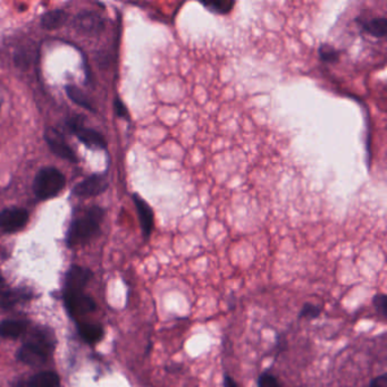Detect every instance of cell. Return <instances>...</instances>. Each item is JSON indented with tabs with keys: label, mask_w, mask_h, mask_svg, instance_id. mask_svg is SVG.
<instances>
[{
	"label": "cell",
	"mask_w": 387,
	"mask_h": 387,
	"mask_svg": "<svg viewBox=\"0 0 387 387\" xmlns=\"http://www.w3.org/2000/svg\"><path fill=\"white\" fill-rule=\"evenodd\" d=\"M55 349V338L46 329H38L32 333L29 340L18 350V358L23 364L39 367L47 362Z\"/></svg>",
	"instance_id": "obj_1"
},
{
	"label": "cell",
	"mask_w": 387,
	"mask_h": 387,
	"mask_svg": "<svg viewBox=\"0 0 387 387\" xmlns=\"http://www.w3.org/2000/svg\"><path fill=\"white\" fill-rule=\"evenodd\" d=\"M104 210L99 207L89 208L87 211L76 217L67 233V245L70 247L85 245L99 233L100 221Z\"/></svg>",
	"instance_id": "obj_2"
},
{
	"label": "cell",
	"mask_w": 387,
	"mask_h": 387,
	"mask_svg": "<svg viewBox=\"0 0 387 387\" xmlns=\"http://www.w3.org/2000/svg\"><path fill=\"white\" fill-rule=\"evenodd\" d=\"M66 180L63 173L55 167H46L39 171L33 182V191L39 199L54 198L64 189Z\"/></svg>",
	"instance_id": "obj_3"
},
{
	"label": "cell",
	"mask_w": 387,
	"mask_h": 387,
	"mask_svg": "<svg viewBox=\"0 0 387 387\" xmlns=\"http://www.w3.org/2000/svg\"><path fill=\"white\" fill-rule=\"evenodd\" d=\"M29 221V213L24 208H6L0 213V230L5 233H16L23 230Z\"/></svg>",
	"instance_id": "obj_4"
},
{
	"label": "cell",
	"mask_w": 387,
	"mask_h": 387,
	"mask_svg": "<svg viewBox=\"0 0 387 387\" xmlns=\"http://www.w3.org/2000/svg\"><path fill=\"white\" fill-rule=\"evenodd\" d=\"M68 128H70V132L75 134L76 137L89 148L105 149L107 146L102 134L94 131L92 128H85L80 118H72L68 122Z\"/></svg>",
	"instance_id": "obj_5"
},
{
	"label": "cell",
	"mask_w": 387,
	"mask_h": 387,
	"mask_svg": "<svg viewBox=\"0 0 387 387\" xmlns=\"http://www.w3.org/2000/svg\"><path fill=\"white\" fill-rule=\"evenodd\" d=\"M91 277L92 273L87 268L73 266L66 274L65 294L83 293V290Z\"/></svg>",
	"instance_id": "obj_6"
},
{
	"label": "cell",
	"mask_w": 387,
	"mask_h": 387,
	"mask_svg": "<svg viewBox=\"0 0 387 387\" xmlns=\"http://www.w3.org/2000/svg\"><path fill=\"white\" fill-rule=\"evenodd\" d=\"M44 139H46V142L49 146L50 150L56 156H59V157L63 158V159H66V161H72V163H75V154L70 149V147L67 145L64 137L57 130L51 128L46 130Z\"/></svg>",
	"instance_id": "obj_7"
},
{
	"label": "cell",
	"mask_w": 387,
	"mask_h": 387,
	"mask_svg": "<svg viewBox=\"0 0 387 387\" xmlns=\"http://www.w3.org/2000/svg\"><path fill=\"white\" fill-rule=\"evenodd\" d=\"M108 188L107 180L102 175H92L87 180H82L81 183L74 187V195L78 197H96L100 193L105 192Z\"/></svg>",
	"instance_id": "obj_8"
},
{
	"label": "cell",
	"mask_w": 387,
	"mask_h": 387,
	"mask_svg": "<svg viewBox=\"0 0 387 387\" xmlns=\"http://www.w3.org/2000/svg\"><path fill=\"white\" fill-rule=\"evenodd\" d=\"M64 299L67 312L73 316L85 314L96 309L94 299L83 293L64 294Z\"/></svg>",
	"instance_id": "obj_9"
},
{
	"label": "cell",
	"mask_w": 387,
	"mask_h": 387,
	"mask_svg": "<svg viewBox=\"0 0 387 387\" xmlns=\"http://www.w3.org/2000/svg\"><path fill=\"white\" fill-rule=\"evenodd\" d=\"M75 27L80 32L94 35L102 31L104 23L99 15H97L96 13L85 12L76 18Z\"/></svg>",
	"instance_id": "obj_10"
},
{
	"label": "cell",
	"mask_w": 387,
	"mask_h": 387,
	"mask_svg": "<svg viewBox=\"0 0 387 387\" xmlns=\"http://www.w3.org/2000/svg\"><path fill=\"white\" fill-rule=\"evenodd\" d=\"M133 199L135 207H137L139 219H140L143 234L146 238H148L152 232V228H154V213H152L150 206L141 198L140 195H134Z\"/></svg>",
	"instance_id": "obj_11"
},
{
	"label": "cell",
	"mask_w": 387,
	"mask_h": 387,
	"mask_svg": "<svg viewBox=\"0 0 387 387\" xmlns=\"http://www.w3.org/2000/svg\"><path fill=\"white\" fill-rule=\"evenodd\" d=\"M29 299V292L23 291V290H1L0 288V312L14 308L20 303L27 302Z\"/></svg>",
	"instance_id": "obj_12"
},
{
	"label": "cell",
	"mask_w": 387,
	"mask_h": 387,
	"mask_svg": "<svg viewBox=\"0 0 387 387\" xmlns=\"http://www.w3.org/2000/svg\"><path fill=\"white\" fill-rule=\"evenodd\" d=\"M361 29L375 38H384L387 32V18H373L369 20H357Z\"/></svg>",
	"instance_id": "obj_13"
},
{
	"label": "cell",
	"mask_w": 387,
	"mask_h": 387,
	"mask_svg": "<svg viewBox=\"0 0 387 387\" xmlns=\"http://www.w3.org/2000/svg\"><path fill=\"white\" fill-rule=\"evenodd\" d=\"M27 321L7 319L0 323V336L5 338H18L27 329Z\"/></svg>",
	"instance_id": "obj_14"
},
{
	"label": "cell",
	"mask_w": 387,
	"mask_h": 387,
	"mask_svg": "<svg viewBox=\"0 0 387 387\" xmlns=\"http://www.w3.org/2000/svg\"><path fill=\"white\" fill-rule=\"evenodd\" d=\"M61 379L57 374L54 371H42L32 376L27 381L25 387H59Z\"/></svg>",
	"instance_id": "obj_15"
},
{
	"label": "cell",
	"mask_w": 387,
	"mask_h": 387,
	"mask_svg": "<svg viewBox=\"0 0 387 387\" xmlns=\"http://www.w3.org/2000/svg\"><path fill=\"white\" fill-rule=\"evenodd\" d=\"M78 331L81 338L87 342V343H97L98 340H102V327L98 324L80 323L78 325Z\"/></svg>",
	"instance_id": "obj_16"
},
{
	"label": "cell",
	"mask_w": 387,
	"mask_h": 387,
	"mask_svg": "<svg viewBox=\"0 0 387 387\" xmlns=\"http://www.w3.org/2000/svg\"><path fill=\"white\" fill-rule=\"evenodd\" d=\"M66 20L67 14L65 11L57 9V11L44 14V18L41 20V25L47 30L59 29V27L64 25Z\"/></svg>",
	"instance_id": "obj_17"
},
{
	"label": "cell",
	"mask_w": 387,
	"mask_h": 387,
	"mask_svg": "<svg viewBox=\"0 0 387 387\" xmlns=\"http://www.w3.org/2000/svg\"><path fill=\"white\" fill-rule=\"evenodd\" d=\"M66 94L72 102H75L76 105L85 108L87 111H94L90 102L87 99V97L80 90L79 87H74V85H67Z\"/></svg>",
	"instance_id": "obj_18"
},
{
	"label": "cell",
	"mask_w": 387,
	"mask_h": 387,
	"mask_svg": "<svg viewBox=\"0 0 387 387\" xmlns=\"http://www.w3.org/2000/svg\"><path fill=\"white\" fill-rule=\"evenodd\" d=\"M204 6L210 11V12L216 13V14H227L231 12V9L233 8V1H213V3L204 4Z\"/></svg>",
	"instance_id": "obj_19"
},
{
	"label": "cell",
	"mask_w": 387,
	"mask_h": 387,
	"mask_svg": "<svg viewBox=\"0 0 387 387\" xmlns=\"http://www.w3.org/2000/svg\"><path fill=\"white\" fill-rule=\"evenodd\" d=\"M319 54H321V59L326 63H334L338 59V50L329 44H323L319 49Z\"/></svg>",
	"instance_id": "obj_20"
},
{
	"label": "cell",
	"mask_w": 387,
	"mask_h": 387,
	"mask_svg": "<svg viewBox=\"0 0 387 387\" xmlns=\"http://www.w3.org/2000/svg\"><path fill=\"white\" fill-rule=\"evenodd\" d=\"M321 309L312 303H306L303 306L302 310L300 312V318H306V319H314L321 316Z\"/></svg>",
	"instance_id": "obj_21"
},
{
	"label": "cell",
	"mask_w": 387,
	"mask_h": 387,
	"mask_svg": "<svg viewBox=\"0 0 387 387\" xmlns=\"http://www.w3.org/2000/svg\"><path fill=\"white\" fill-rule=\"evenodd\" d=\"M258 387H282L278 379L271 373H264L258 379Z\"/></svg>",
	"instance_id": "obj_22"
},
{
	"label": "cell",
	"mask_w": 387,
	"mask_h": 387,
	"mask_svg": "<svg viewBox=\"0 0 387 387\" xmlns=\"http://www.w3.org/2000/svg\"><path fill=\"white\" fill-rule=\"evenodd\" d=\"M374 306L379 314L383 317H386L387 314V297L385 294H377L374 297Z\"/></svg>",
	"instance_id": "obj_23"
},
{
	"label": "cell",
	"mask_w": 387,
	"mask_h": 387,
	"mask_svg": "<svg viewBox=\"0 0 387 387\" xmlns=\"http://www.w3.org/2000/svg\"><path fill=\"white\" fill-rule=\"evenodd\" d=\"M369 387H387V375L386 374H383V375L376 377L370 383Z\"/></svg>",
	"instance_id": "obj_24"
},
{
	"label": "cell",
	"mask_w": 387,
	"mask_h": 387,
	"mask_svg": "<svg viewBox=\"0 0 387 387\" xmlns=\"http://www.w3.org/2000/svg\"><path fill=\"white\" fill-rule=\"evenodd\" d=\"M115 108H116V113L117 115L120 117H128V109H126L125 106H124V104H123L122 102H121L120 99H117L116 102H115Z\"/></svg>",
	"instance_id": "obj_25"
},
{
	"label": "cell",
	"mask_w": 387,
	"mask_h": 387,
	"mask_svg": "<svg viewBox=\"0 0 387 387\" xmlns=\"http://www.w3.org/2000/svg\"><path fill=\"white\" fill-rule=\"evenodd\" d=\"M224 387H239V386H238V384H236L233 379H231L230 376L226 375L225 376V379H224Z\"/></svg>",
	"instance_id": "obj_26"
},
{
	"label": "cell",
	"mask_w": 387,
	"mask_h": 387,
	"mask_svg": "<svg viewBox=\"0 0 387 387\" xmlns=\"http://www.w3.org/2000/svg\"><path fill=\"white\" fill-rule=\"evenodd\" d=\"M3 284H4V278H3V276L0 275V286H3Z\"/></svg>",
	"instance_id": "obj_27"
}]
</instances>
